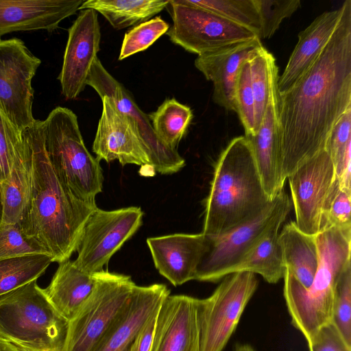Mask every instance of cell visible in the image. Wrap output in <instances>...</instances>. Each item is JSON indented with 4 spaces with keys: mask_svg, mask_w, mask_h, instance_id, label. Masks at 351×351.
Wrapping results in <instances>:
<instances>
[{
    "mask_svg": "<svg viewBox=\"0 0 351 351\" xmlns=\"http://www.w3.org/2000/svg\"><path fill=\"white\" fill-rule=\"evenodd\" d=\"M311 67L278 97L282 178L325 149L331 130L351 109V0Z\"/></svg>",
    "mask_w": 351,
    "mask_h": 351,
    "instance_id": "cell-1",
    "label": "cell"
},
{
    "mask_svg": "<svg viewBox=\"0 0 351 351\" xmlns=\"http://www.w3.org/2000/svg\"><path fill=\"white\" fill-rule=\"evenodd\" d=\"M32 158L28 202L19 225L52 257L69 260L76 252L86 221L97 206L76 197L58 180L43 145L39 120L22 132Z\"/></svg>",
    "mask_w": 351,
    "mask_h": 351,
    "instance_id": "cell-2",
    "label": "cell"
},
{
    "mask_svg": "<svg viewBox=\"0 0 351 351\" xmlns=\"http://www.w3.org/2000/svg\"><path fill=\"white\" fill-rule=\"evenodd\" d=\"M271 201L264 191L248 139L236 137L215 165L205 200L202 233L209 237L225 233L256 217Z\"/></svg>",
    "mask_w": 351,
    "mask_h": 351,
    "instance_id": "cell-3",
    "label": "cell"
},
{
    "mask_svg": "<svg viewBox=\"0 0 351 351\" xmlns=\"http://www.w3.org/2000/svg\"><path fill=\"white\" fill-rule=\"evenodd\" d=\"M319 263L312 284L304 289L285 269L283 295L291 324L308 341L331 323L337 282L350 264L351 230L330 228L317 234Z\"/></svg>",
    "mask_w": 351,
    "mask_h": 351,
    "instance_id": "cell-4",
    "label": "cell"
},
{
    "mask_svg": "<svg viewBox=\"0 0 351 351\" xmlns=\"http://www.w3.org/2000/svg\"><path fill=\"white\" fill-rule=\"evenodd\" d=\"M39 125L47 157L62 184L76 197L95 203L102 191V169L84 144L76 114L58 106L39 120Z\"/></svg>",
    "mask_w": 351,
    "mask_h": 351,
    "instance_id": "cell-5",
    "label": "cell"
},
{
    "mask_svg": "<svg viewBox=\"0 0 351 351\" xmlns=\"http://www.w3.org/2000/svg\"><path fill=\"white\" fill-rule=\"evenodd\" d=\"M69 322L37 280L0 295V336L30 351H64Z\"/></svg>",
    "mask_w": 351,
    "mask_h": 351,
    "instance_id": "cell-6",
    "label": "cell"
},
{
    "mask_svg": "<svg viewBox=\"0 0 351 351\" xmlns=\"http://www.w3.org/2000/svg\"><path fill=\"white\" fill-rule=\"evenodd\" d=\"M136 284L128 275L102 270L95 287L69 322L64 351H93L123 307Z\"/></svg>",
    "mask_w": 351,
    "mask_h": 351,
    "instance_id": "cell-7",
    "label": "cell"
},
{
    "mask_svg": "<svg viewBox=\"0 0 351 351\" xmlns=\"http://www.w3.org/2000/svg\"><path fill=\"white\" fill-rule=\"evenodd\" d=\"M166 8L173 21L166 33L171 41L198 56L258 38L252 30L186 0H169Z\"/></svg>",
    "mask_w": 351,
    "mask_h": 351,
    "instance_id": "cell-8",
    "label": "cell"
},
{
    "mask_svg": "<svg viewBox=\"0 0 351 351\" xmlns=\"http://www.w3.org/2000/svg\"><path fill=\"white\" fill-rule=\"evenodd\" d=\"M208 298L198 300L201 351H222L258 287L256 274L226 276Z\"/></svg>",
    "mask_w": 351,
    "mask_h": 351,
    "instance_id": "cell-9",
    "label": "cell"
},
{
    "mask_svg": "<svg viewBox=\"0 0 351 351\" xmlns=\"http://www.w3.org/2000/svg\"><path fill=\"white\" fill-rule=\"evenodd\" d=\"M291 204L283 189L254 218L221 234L208 236V249L196 268L193 280L215 282L229 275L280 213Z\"/></svg>",
    "mask_w": 351,
    "mask_h": 351,
    "instance_id": "cell-10",
    "label": "cell"
},
{
    "mask_svg": "<svg viewBox=\"0 0 351 351\" xmlns=\"http://www.w3.org/2000/svg\"><path fill=\"white\" fill-rule=\"evenodd\" d=\"M40 63L22 40H0V111L21 133L36 120L32 81Z\"/></svg>",
    "mask_w": 351,
    "mask_h": 351,
    "instance_id": "cell-11",
    "label": "cell"
},
{
    "mask_svg": "<svg viewBox=\"0 0 351 351\" xmlns=\"http://www.w3.org/2000/svg\"><path fill=\"white\" fill-rule=\"evenodd\" d=\"M143 215L141 208L136 206L113 210L97 208L82 229L74 264L92 274L102 271L112 255L140 228Z\"/></svg>",
    "mask_w": 351,
    "mask_h": 351,
    "instance_id": "cell-12",
    "label": "cell"
},
{
    "mask_svg": "<svg viewBox=\"0 0 351 351\" xmlns=\"http://www.w3.org/2000/svg\"><path fill=\"white\" fill-rule=\"evenodd\" d=\"M86 85L91 86L100 98L111 99L119 111L132 119L154 170L161 174H171L184 167L185 160L177 149L169 148L160 140L148 115L138 108L130 93L107 71L98 58L90 68Z\"/></svg>",
    "mask_w": 351,
    "mask_h": 351,
    "instance_id": "cell-13",
    "label": "cell"
},
{
    "mask_svg": "<svg viewBox=\"0 0 351 351\" xmlns=\"http://www.w3.org/2000/svg\"><path fill=\"white\" fill-rule=\"evenodd\" d=\"M335 178V166L326 149L304 162L287 177L295 223L304 233L316 235L320 232L324 204Z\"/></svg>",
    "mask_w": 351,
    "mask_h": 351,
    "instance_id": "cell-14",
    "label": "cell"
},
{
    "mask_svg": "<svg viewBox=\"0 0 351 351\" xmlns=\"http://www.w3.org/2000/svg\"><path fill=\"white\" fill-rule=\"evenodd\" d=\"M101 30L97 12L80 10L69 29L68 40L58 80L66 99H75L84 90L90 68L100 49Z\"/></svg>",
    "mask_w": 351,
    "mask_h": 351,
    "instance_id": "cell-15",
    "label": "cell"
},
{
    "mask_svg": "<svg viewBox=\"0 0 351 351\" xmlns=\"http://www.w3.org/2000/svg\"><path fill=\"white\" fill-rule=\"evenodd\" d=\"M101 99L103 109L93 144L97 160L108 162L118 160L123 166L134 164L150 167L136 125L117 110L111 99L106 97Z\"/></svg>",
    "mask_w": 351,
    "mask_h": 351,
    "instance_id": "cell-16",
    "label": "cell"
},
{
    "mask_svg": "<svg viewBox=\"0 0 351 351\" xmlns=\"http://www.w3.org/2000/svg\"><path fill=\"white\" fill-rule=\"evenodd\" d=\"M198 300L169 295L163 300L151 351H201Z\"/></svg>",
    "mask_w": 351,
    "mask_h": 351,
    "instance_id": "cell-17",
    "label": "cell"
},
{
    "mask_svg": "<svg viewBox=\"0 0 351 351\" xmlns=\"http://www.w3.org/2000/svg\"><path fill=\"white\" fill-rule=\"evenodd\" d=\"M170 291L163 284L135 285L122 309L93 351H128Z\"/></svg>",
    "mask_w": 351,
    "mask_h": 351,
    "instance_id": "cell-18",
    "label": "cell"
},
{
    "mask_svg": "<svg viewBox=\"0 0 351 351\" xmlns=\"http://www.w3.org/2000/svg\"><path fill=\"white\" fill-rule=\"evenodd\" d=\"M147 243L158 272L178 286L193 280L196 268L208 249L210 238L202 232L178 233L150 237Z\"/></svg>",
    "mask_w": 351,
    "mask_h": 351,
    "instance_id": "cell-19",
    "label": "cell"
},
{
    "mask_svg": "<svg viewBox=\"0 0 351 351\" xmlns=\"http://www.w3.org/2000/svg\"><path fill=\"white\" fill-rule=\"evenodd\" d=\"M261 39L235 43L198 56L195 67L213 83V101L227 110L236 112L234 91L242 64L263 48Z\"/></svg>",
    "mask_w": 351,
    "mask_h": 351,
    "instance_id": "cell-20",
    "label": "cell"
},
{
    "mask_svg": "<svg viewBox=\"0 0 351 351\" xmlns=\"http://www.w3.org/2000/svg\"><path fill=\"white\" fill-rule=\"evenodd\" d=\"M83 0L0 1V38L16 32H51L75 14Z\"/></svg>",
    "mask_w": 351,
    "mask_h": 351,
    "instance_id": "cell-21",
    "label": "cell"
},
{
    "mask_svg": "<svg viewBox=\"0 0 351 351\" xmlns=\"http://www.w3.org/2000/svg\"><path fill=\"white\" fill-rule=\"evenodd\" d=\"M278 80L271 87L270 97L262 123L249 141L264 191L269 200L284 189L278 124Z\"/></svg>",
    "mask_w": 351,
    "mask_h": 351,
    "instance_id": "cell-22",
    "label": "cell"
},
{
    "mask_svg": "<svg viewBox=\"0 0 351 351\" xmlns=\"http://www.w3.org/2000/svg\"><path fill=\"white\" fill-rule=\"evenodd\" d=\"M342 5L319 15L298 34V41L286 67L278 77V93L289 89L314 63L327 45L339 22Z\"/></svg>",
    "mask_w": 351,
    "mask_h": 351,
    "instance_id": "cell-23",
    "label": "cell"
},
{
    "mask_svg": "<svg viewBox=\"0 0 351 351\" xmlns=\"http://www.w3.org/2000/svg\"><path fill=\"white\" fill-rule=\"evenodd\" d=\"M58 264L49 285L43 291L58 313L69 322L92 292L96 274L81 270L69 259Z\"/></svg>",
    "mask_w": 351,
    "mask_h": 351,
    "instance_id": "cell-24",
    "label": "cell"
},
{
    "mask_svg": "<svg viewBox=\"0 0 351 351\" xmlns=\"http://www.w3.org/2000/svg\"><path fill=\"white\" fill-rule=\"evenodd\" d=\"M291 208H285L229 274L249 271L275 284L283 278L285 265L279 243V230Z\"/></svg>",
    "mask_w": 351,
    "mask_h": 351,
    "instance_id": "cell-25",
    "label": "cell"
},
{
    "mask_svg": "<svg viewBox=\"0 0 351 351\" xmlns=\"http://www.w3.org/2000/svg\"><path fill=\"white\" fill-rule=\"evenodd\" d=\"M279 243L285 269L304 289H308L319 263L317 234H305L295 221H291L279 233Z\"/></svg>",
    "mask_w": 351,
    "mask_h": 351,
    "instance_id": "cell-26",
    "label": "cell"
},
{
    "mask_svg": "<svg viewBox=\"0 0 351 351\" xmlns=\"http://www.w3.org/2000/svg\"><path fill=\"white\" fill-rule=\"evenodd\" d=\"M8 177L0 185L3 213L2 221L19 223L29 199L32 178V158L22 135Z\"/></svg>",
    "mask_w": 351,
    "mask_h": 351,
    "instance_id": "cell-27",
    "label": "cell"
},
{
    "mask_svg": "<svg viewBox=\"0 0 351 351\" xmlns=\"http://www.w3.org/2000/svg\"><path fill=\"white\" fill-rule=\"evenodd\" d=\"M169 0H88L79 10L92 9L100 13L117 29L151 19L166 8Z\"/></svg>",
    "mask_w": 351,
    "mask_h": 351,
    "instance_id": "cell-28",
    "label": "cell"
},
{
    "mask_svg": "<svg viewBox=\"0 0 351 351\" xmlns=\"http://www.w3.org/2000/svg\"><path fill=\"white\" fill-rule=\"evenodd\" d=\"M153 129L165 145L176 149L191 120V109L175 98L166 99L158 109L148 115Z\"/></svg>",
    "mask_w": 351,
    "mask_h": 351,
    "instance_id": "cell-29",
    "label": "cell"
},
{
    "mask_svg": "<svg viewBox=\"0 0 351 351\" xmlns=\"http://www.w3.org/2000/svg\"><path fill=\"white\" fill-rule=\"evenodd\" d=\"M51 263L46 254L0 258V295L37 280Z\"/></svg>",
    "mask_w": 351,
    "mask_h": 351,
    "instance_id": "cell-30",
    "label": "cell"
},
{
    "mask_svg": "<svg viewBox=\"0 0 351 351\" xmlns=\"http://www.w3.org/2000/svg\"><path fill=\"white\" fill-rule=\"evenodd\" d=\"M249 62L254 98L256 133L264 117L272 85L279 76L275 58L265 47L250 59Z\"/></svg>",
    "mask_w": 351,
    "mask_h": 351,
    "instance_id": "cell-31",
    "label": "cell"
},
{
    "mask_svg": "<svg viewBox=\"0 0 351 351\" xmlns=\"http://www.w3.org/2000/svg\"><path fill=\"white\" fill-rule=\"evenodd\" d=\"M254 32L260 38L261 21L254 0H186Z\"/></svg>",
    "mask_w": 351,
    "mask_h": 351,
    "instance_id": "cell-32",
    "label": "cell"
},
{
    "mask_svg": "<svg viewBox=\"0 0 351 351\" xmlns=\"http://www.w3.org/2000/svg\"><path fill=\"white\" fill-rule=\"evenodd\" d=\"M351 191L341 188L334 180L325 200L320 232L330 228L351 230Z\"/></svg>",
    "mask_w": 351,
    "mask_h": 351,
    "instance_id": "cell-33",
    "label": "cell"
},
{
    "mask_svg": "<svg viewBox=\"0 0 351 351\" xmlns=\"http://www.w3.org/2000/svg\"><path fill=\"white\" fill-rule=\"evenodd\" d=\"M169 29V25L160 16H155L135 25L124 36L119 60L147 49Z\"/></svg>",
    "mask_w": 351,
    "mask_h": 351,
    "instance_id": "cell-34",
    "label": "cell"
},
{
    "mask_svg": "<svg viewBox=\"0 0 351 351\" xmlns=\"http://www.w3.org/2000/svg\"><path fill=\"white\" fill-rule=\"evenodd\" d=\"M331 323L351 346V265L341 273L336 285Z\"/></svg>",
    "mask_w": 351,
    "mask_h": 351,
    "instance_id": "cell-35",
    "label": "cell"
},
{
    "mask_svg": "<svg viewBox=\"0 0 351 351\" xmlns=\"http://www.w3.org/2000/svg\"><path fill=\"white\" fill-rule=\"evenodd\" d=\"M49 254L34 239L28 237L19 223H0V258L29 254Z\"/></svg>",
    "mask_w": 351,
    "mask_h": 351,
    "instance_id": "cell-36",
    "label": "cell"
},
{
    "mask_svg": "<svg viewBox=\"0 0 351 351\" xmlns=\"http://www.w3.org/2000/svg\"><path fill=\"white\" fill-rule=\"evenodd\" d=\"M234 101L236 112L245 130V136H253L256 134L254 98L253 95L250 64L249 60L241 66L237 80Z\"/></svg>",
    "mask_w": 351,
    "mask_h": 351,
    "instance_id": "cell-37",
    "label": "cell"
},
{
    "mask_svg": "<svg viewBox=\"0 0 351 351\" xmlns=\"http://www.w3.org/2000/svg\"><path fill=\"white\" fill-rule=\"evenodd\" d=\"M261 21V38H270L281 22L300 7V0H254Z\"/></svg>",
    "mask_w": 351,
    "mask_h": 351,
    "instance_id": "cell-38",
    "label": "cell"
},
{
    "mask_svg": "<svg viewBox=\"0 0 351 351\" xmlns=\"http://www.w3.org/2000/svg\"><path fill=\"white\" fill-rule=\"evenodd\" d=\"M21 138V133L0 111V185L8 177Z\"/></svg>",
    "mask_w": 351,
    "mask_h": 351,
    "instance_id": "cell-39",
    "label": "cell"
},
{
    "mask_svg": "<svg viewBox=\"0 0 351 351\" xmlns=\"http://www.w3.org/2000/svg\"><path fill=\"white\" fill-rule=\"evenodd\" d=\"M309 351H351L332 323L320 328L308 341Z\"/></svg>",
    "mask_w": 351,
    "mask_h": 351,
    "instance_id": "cell-40",
    "label": "cell"
},
{
    "mask_svg": "<svg viewBox=\"0 0 351 351\" xmlns=\"http://www.w3.org/2000/svg\"><path fill=\"white\" fill-rule=\"evenodd\" d=\"M158 309L149 317L140 330L128 351H151Z\"/></svg>",
    "mask_w": 351,
    "mask_h": 351,
    "instance_id": "cell-41",
    "label": "cell"
},
{
    "mask_svg": "<svg viewBox=\"0 0 351 351\" xmlns=\"http://www.w3.org/2000/svg\"><path fill=\"white\" fill-rule=\"evenodd\" d=\"M234 351H255L254 349L247 344L238 345Z\"/></svg>",
    "mask_w": 351,
    "mask_h": 351,
    "instance_id": "cell-42",
    "label": "cell"
},
{
    "mask_svg": "<svg viewBox=\"0 0 351 351\" xmlns=\"http://www.w3.org/2000/svg\"><path fill=\"white\" fill-rule=\"evenodd\" d=\"M3 213V208L1 195V192H0V223L2 221Z\"/></svg>",
    "mask_w": 351,
    "mask_h": 351,
    "instance_id": "cell-43",
    "label": "cell"
}]
</instances>
